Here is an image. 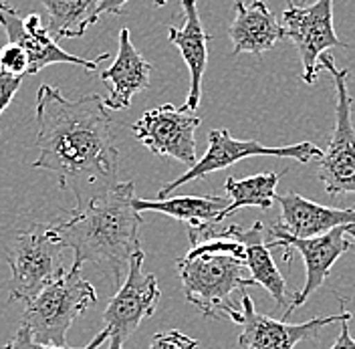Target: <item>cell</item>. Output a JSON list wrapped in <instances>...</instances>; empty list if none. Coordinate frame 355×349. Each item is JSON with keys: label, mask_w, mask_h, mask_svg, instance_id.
Returning <instances> with one entry per match:
<instances>
[{"label": "cell", "mask_w": 355, "mask_h": 349, "mask_svg": "<svg viewBox=\"0 0 355 349\" xmlns=\"http://www.w3.org/2000/svg\"><path fill=\"white\" fill-rule=\"evenodd\" d=\"M37 148L33 168L59 180L81 196V184H115L119 150L113 119L101 95L69 99L61 89L43 85L37 93Z\"/></svg>", "instance_id": "cell-1"}, {"label": "cell", "mask_w": 355, "mask_h": 349, "mask_svg": "<svg viewBox=\"0 0 355 349\" xmlns=\"http://www.w3.org/2000/svg\"><path fill=\"white\" fill-rule=\"evenodd\" d=\"M133 198V182H115L101 194L77 202L67 220L51 222L59 242L73 250V262L99 266L115 291L123 284L132 257L141 250L139 226L144 219L135 210Z\"/></svg>", "instance_id": "cell-2"}, {"label": "cell", "mask_w": 355, "mask_h": 349, "mask_svg": "<svg viewBox=\"0 0 355 349\" xmlns=\"http://www.w3.org/2000/svg\"><path fill=\"white\" fill-rule=\"evenodd\" d=\"M176 266L186 301L208 319L226 317L234 321L241 309L234 305L232 293L254 284L250 277H244L243 242L228 232V226H218L192 244Z\"/></svg>", "instance_id": "cell-3"}, {"label": "cell", "mask_w": 355, "mask_h": 349, "mask_svg": "<svg viewBox=\"0 0 355 349\" xmlns=\"http://www.w3.org/2000/svg\"><path fill=\"white\" fill-rule=\"evenodd\" d=\"M97 303V291L81 273V264H71L65 273L46 284L24 305L22 321L35 339L49 346H65L71 325Z\"/></svg>", "instance_id": "cell-4"}, {"label": "cell", "mask_w": 355, "mask_h": 349, "mask_svg": "<svg viewBox=\"0 0 355 349\" xmlns=\"http://www.w3.org/2000/svg\"><path fill=\"white\" fill-rule=\"evenodd\" d=\"M67 248L53 232L51 222L33 224L19 232L4 250L10 266V301L28 303L46 284L57 281L67 269L63 253Z\"/></svg>", "instance_id": "cell-5"}, {"label": "cell", "mask_w": 355, "mask_h": 349, "mask_svg": "<svg viewBox=\"0 0 355 349\" xmlns=\"http://www.w3.org/2000/svg\"><path fill=\"white\" fill-rule=\"evenodd\" d=\"M321 71L331 73L335 83V130L329 150L323 153L317 178L331 198L339 194H355V128L352 108L354 99L347 89L349 69H337L331 55L323 53L319 59Z\"/></svg>", "instance_id": "cell-6"}, {"label": "cell", "mask_w": 355, "mask_h": 349, "mask_svg": "<svg viewBox=\"0 0 355 349\" xmlns=\"http://www.w3.org/2000/svg\"><path fill=\"white\" fill-rule=\"evenodd\" d=\"M323 150H319L315 144L311 142H301V144H293V146H263L261 142L254 139H236L230 135L228 130H210L208 133V150L204 153V158L198 160L192 168H188V172L178 176L176 180L168 182L159 192L157 198H170V194L178 190L180 186L200 180L204 176L218 172L224 168H230L232 164L241 162L244 158H254V155H272V158H288L301 164H309L313 160H321Z\"/></svg>", "instance_id": "cell-7"}, {"label": "cell", "mask_w": 355, "mask_h": 349, "mask_svg": "<svg viewBox=\"0 0 355 349\" xmlns=\"http://www.w3.org/2000/svg\"><path fill=\"white\" fill-rule=\"evenodd\" d=\"M144 250H137L130 261L123 284L111 297L103 311V323L110 329V348L123 349L141 321L150 319L157 309L162 291L152 273H144Z\"/></svg>", "instance_id": "cell-8"}, {"label": "cell", "mask_w": 355, "mask_h": 349, "mask_svg": "<svg viewBox=\"0 0 355 349\" xmlns=\"http://www.w3.org/2000/svg\"><path fill=\"white\" fill-rule=\"evenodd\" d=\"M285 39L295 44L301 63L303 81L311 85L321 73L319 59L327 49H347L333 28V0H317L311 6H299L293 0L283 10Z\"/></svg>", "instance_id": "cell-9"}, {"label": "cell", "mask_w": 355, "mask_h": 349, "mask_svg": "<svg viewBox=\"0 0 355 349\" xmlns=\"http://www.w3.org/2000/svg\"><path fill=\"white\" fill-rule=\"evenodd\" d=\"M202 119L196 111L164 103L148 110L132 126L133 137L155 155H168L190 168L196 160V130Z\"/></svg>", "instance_id": "cell-10"}, {"label": "cell", "mask_w": 355, "mask_h": 349, "mask_svg": "<svg viewBox=\"0 0 355 349\" xmlns=\"http://www.w3.org/2000/svg\"><path fill=\"white\" fill-rule=\"evenodd\" d=\"M339 303L343 307L339 315L315 317L305 323L291 325L285 319H272V317L261 315L254 309L250 295L244 293L243 301H241V313L234 317V323L243 325L239 346L243 349H293L305 339L317 337L321 329H325L327 325L341 323L343 319H352L354 317L352 311L345 309L347 301L339 297Z\"/></svg>", "instance_id": "cell-11"}, {"label": "cell", "mask_w": 355, "mask_h": 349, "mask_svg": "<svg viewBox=\"0 0 355 349\" xmlns=\"http://www.w3.org/2000/svg\"><path fill=\"white\" fill-rule=\"evenodd\" d=\"M349 226H337L329 232L321 235V237H313V239H299L288 235L287 230L275 222L270 226V235H272V242H268L270 248H283L285 250V261L291 262V250L295 248L297 253H301L305 266H307V279L301 291H297L295 303L288 311V317L297 311V307H301L311 295L325 283V279L331 273V266L337 262L341 255H345L352 248V242L345 239V235H349Z\"/></svg>", "instance_id": "cell-12"}, {"label": "cell", "mask_w": 355, "mask_h": 349, "mask_svg": "<svg viewBox=\"0 0 355 349\" xmlns=\"http://www.w3.org/2000/svg\"><path fill=\"white\" fill-rule=\"evenodd\" d=\"M0 26L4 28V33L8 37V43L21 44L28 53V59H31L28 75H37L44 67L59 65V63L95 71L97 65H101L103 61L110 59V53H103L91 61L67 53L59 46L57 39L49 33V26H43V21L39 15L33 12V15L21 17V12L6 0H0Z\"/></svg>", "instance_id": "cell-13"}, {"label": "cell", "mask_w": 355, "mask_h": 349, "mask_svg": "<svg viewBox=\"0 0 355 349\" xmlns=\"http://www.w3.org/2000/svg\"><path fill=\"white\" fill-rule=\"evenodd\" d=\"M228 232L243 242L244 262L250 271V279L254 284H263L265 291L275 299V303L283 309L281 319H288V311L295 303L297 291L288 289L285 277L277 269V264L270 257V246L265 242V226L263 222H254L250 228H243L241 224H230Z\"/></svg>", "instance_id": "cell-14"}, {"label": "cell", "mask_w": 355, "mask_h": 349, "mask_svg": "<svg viewBox=\"0 0 355 349\" xmlns=\"http://www.w3.org/2000/svg\"><path fill=\"white\" fill-rule=\"evenodd\" d=\"M152 65L144 59V55L132 43L130 31H119V49L113 65L101 71V81L110 87L107 97H103L110 111L128 110L132 99L150 87Z\"/></svg>", "instance_id": "cell-15"}, {"label": "cell", "mask_w": 355, "mask_h": 349, "mask_svg": "<svg viewBox=\"0 0 355 349\" xmlns=\"http://www.w3.org/2000/svg\"><path fill=\"white\" fill-rule=\"evenodd\" d=\"M275 202L281 206L279 224L288 235L299 239H313L329 232L337 226L355 224V208H331L317 204L297 192L277 194Z\"/></svg>", "instance_id": "cell-16"}, {"label": "cell", "mask_w": 355, "mask_h": 349, "mask_svg": "<svg viewBox=\"0 0 355 349\" xmlns=\"http://www.w3.org/2000/svg\"><path fill=\"white\" fill-rule=\"evenodd\" d=\"M228 37L234 55H263L285 39V28L272 17L265 0L244 4L234 0V19L228 26Z\"/></svg>", "instance_id": "cell-17"}, {"label": "cell", "mask_w": 355, "mask_h": 349, "mask_svg": "<svg viewBox=\"0 0 355 349\" xmlns=\"http://www.w3.org/2000/svg\"><path fill=\"white\" fill-rule=\"evenodd\" d=\"M182 10H184V26L168 28V41L176 44L184 63L190 71V89L184 108L190 111H196L202 97V79L204 71L208 65V41L210 37L206 35L202 21H200L198 6L196 0H182Z\"/></svg>", "instance_id": "cell-18"}, {"label": "cell", "mask_w": 355, "mask_h": 349, "mask_svg": "<svg viewBox=\"0 0 355 349\" xmlns=\"http://www.w3.org/2000/svg\"><path fill=\"white\" fill-rule=\"evenodd\" d=\"M230 200L222 196H170L159 200H144L133 198V206L139 212H159L166 216L188 224V228H204L218 226L222 222V212L228 208Z\"/></svg>", "instance_id": "cell-19"}, {"label": "cell", "mask_w": 355, "mask_h": 349, "mask_svg": "<svg viewBox=\"0 0 355 349\" xmlns=\"http://www.w3.org/2000/svg\"><path fill=\"white\" fill-rule=\"evenodd\" d=\"M49 12V33L59 39H77L99 21V0H41Z\"/></svg>", "instance_id": "cell-20"}, {"label": "cell", "mask_w": 355, "mask_h": 349, "mask_svg": "<svg viewBox=\"0 0 355 349\" xmlns=\"http://www.w3.org/2000/svg\"><path fill=\"white\" fill-rule=\"evenodd\" d=\"M279 172H265L248 178H236L228 176L224 182V190L230 198L228 208L222 212V220L232 216L241 208L257 206L261 210H270L275 198H277V184H279Z\"/></svg>", "instance_id": "cell-21"}, {"label": "cell", "mask_w": 355, "mask_h": 349, "mask_svg": "<svg viewBox=\"0 0 355 349\" xmlns=\"http://www.w3.org/2000/svg\"><path fill=\"white\" fill-rule=\"evenodd\" d=\"M110 339V329L105 327L103 331H99L93 339H91V343H87L85 348H67V346H49V343H41V341H37L35 339V335H33V331L28 325H24L21 323V327L19 331L12 335V339L4 346L2 349H99L105 341Z\"/></svg>", "instance_id": "cell-22"}, {"label": "cell", "mask_w": 355, "mask_h": 349, "mask_svg": "<svg viewBox=\"0 0 355 349\" xmlns=\"http://www.w3.org/2000/svg\"><path fill=\"white\" fill-rule=\"evenodd\" d=\"M28 69H31V59L21 44L6 43L0 49V75L22 79L28 75Z\"/></svg>", "instance_id": "cell-23"}, {"label": "cell", "mask_w": 355, "mask_h": 349, "mask_svg": "<svg viewBox=\"0 0 355 349\" xmlns=\"http://www.w3.org/2000/svg\"><path fill=\"white\" fill-rule=\"evenodd\" d=\"M198 348V339L184 335L178 329L170 331H159L152 337L150 349H196Z\"/></svg>", "instance_id": "cell-24"}, {"label": "cell", "mask_w": 355, "mask_h": 349, "mask_svg": "<svg viewBox=\"0 0 355 349\" xmlns=\"http://www.w3.org/2000/svg\"><path fill=\"white\" fill-rule=\"evenodd\" d=\"M21 77H8V75H0V115L8 110V105L12 103L17 91L21 89Z\"/></svg>", "instance_id": "cell-25"}, {"label": "cell", "mask_w": 355, "mask_h": 349, "mask_svg": "<svg viewBox=\"0 0 355 349\" xmlns=\"http://www.w3.org/2000/svg\"><path fill=\"white\" fill-rule=\"evenodd\" d=\"M130 0H99V6H97V17H105V15H121L123 12V6L128 4ZM168 0H154L155 6H164Z\"/></svg>", "instance_id": "cell-26"}, {"label": "cell", "mask_w": 355, "mask_h": 349, "mask_svg": "<svg viewBox=\"0 0 355 349\" xmlns=\"http://www.w3.org/2000/svg\"><path fill=\"white\" fill-rule=\"evenodd\" d=\"M349 321L352 319H343L339 325H341V331H339V337L335 339V343L331 346V349H355V339L352 337V331H349Z\"/></svg>", "instance_id": "cell-27"}, {"label": "cell", "mask_w": 355, "mask_h": 349, "mask_svg": "<svg viewBox=\"0 0 355 349\" xmlns=\"http://www.w3.org/2000/svg\"><path fill=\"white\" fill-rule=\"evenodd\" d=\"M349 235H352V237L355 239V226H352V228H349Z\"/></svg>", "instance_id": "cell-28"}]
</instances>
